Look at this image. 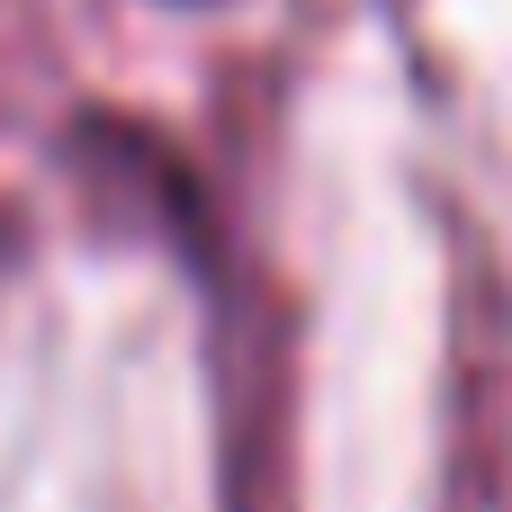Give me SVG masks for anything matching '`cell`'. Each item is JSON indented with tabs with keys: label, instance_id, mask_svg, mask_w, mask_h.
I'll use <instances>...</instances> for the list:
<instances>
[{
	"label": "cell",
	"instance_id": "1",
	"mask_svg": "<svg viewBox=\"0 0 512 512\" xmlns=\"http://www.w3.org/2000/svg\"><path fill=\"white\" fill-rule=\"evenodd\" d=\"M54 171L90 198L99 234L153 243L198 306L207 396H216V512H270V477L288 459V315L207 198V162L135 108L72 99L54 117Z\"/></svg>",
	"mask_w": 512,
	"mask_h": 512
},
{
	"label": "cell",
	"instance_id": "2",
	"mask_svg": "<svg viewBox=\"0 0 512 512\" xmlns=\"http://www.w3.org/2000/svg\"><path fill=\"white\" fill-rule=\"evenodd\" d=\"M144 9H171V18H207V9H225V0H144Z\"/></svg>",
	"mask_w": 512,
	"mask_h": 512
}]
</instances>
